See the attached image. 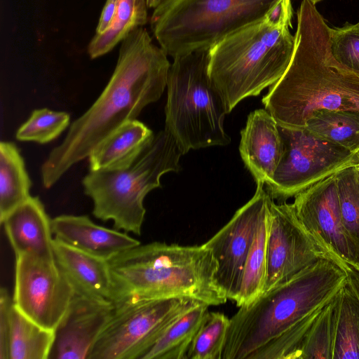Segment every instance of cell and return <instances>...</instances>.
Segmentation results:
<instances>
[{
  "label": "cell",
  "instance_id": "6da1fadb",
  "mask_svg": "<svg viewBox=\"0 0 359 359\" xmlns=\"http://www.w3.org/2000/svg\"><path fill=\"white\" fill-rule=\"evenodd\" d=\"M170 63L147 31L134 29L121 41L114 71L92 106L69 126L62 142L43 163V185L50 188L104 138L157 101L167 86Z\"/></svg>",
  "mask_w": 359,
  "mask_h": 359
},
{
  "label": "cell",
  "instance_id": "7a4b0ae2",
  "mask_svg": "<svg viewBox=\"0 0 359 359\" xmlns=\"http://www.w3.org/2000/svg\"><path fill=\"white\" fill-rule=\"evenodd\" d=\"M330 29L315 4L303 0L292 60L262 98L280 126L302 130L319 110L359 111V73L333 57Z\"/></svg>",
  "mask_w": 359,
  "mask_h": 359
},
{
  "label": "cell",
  "instance_id": "3957f363",
  "mask_svg": "<svg viewBox=\"0 0 359 359\" xmlns=\"http://www.w3.org/2000/svg\"><path fill=\"white\" fill-rule=\"evenodd\" d=\"M348 282L344 268L322 258L289 280L239 306L230 318L222 359H258L272 342Z\"/></svg>",
  "mask_w": 359,
  "mask_h": 359
},
{
  "label": "cell",
  "instance_id": "277c9868",
  "mask_svg": "<svg viewBox=\"0 0 359 359\" xmlns=\"http://www.w3.org/2000/svg\"><path fill=\"white\" fill-rule=\"evenodd\" d=\"M291 2L273 7L262 19L225 37L210 49V76L229 112L242 100L275 84L293 56Z\"/></svg>",
  "mask_w": 359,
  "mask_h": 359
},
{
  "label": "cell",
  "instance_id": "5b68a950",
  "mask_svg": "<svg viewBox=\"0 0 359 359\" xmlns=\"http://www.w3.org/2000/svg\"><path fill=\"white\" fill-rule=\"evenodd\" d=\"M108 262L116 290L114 302L128 296L189 298L208 306L228 300L215 282L213 254L203 244H140Z\"/></svg>",
  "mask_w": 359,
  "mask_h": 359
},
{
  "label": "cell",
  "instance_id": "8992f818",
  "mask_svg": "<svg viewBox=\"0 0 359 359\" xmlns=\"http://www.w3.org/2000/svg\"><path fill=\"white\" fill-rule=\"evenodd\" d=\"M180 147L165 130L151 141L128 166L116 170H90L83 181L85 194L93 201L97 219L113 221L114 227L140 236L146 210L143 201L161 187V176L180 170Z\"/></svg>",
  "mask_w": 359,
  "mask_h": 359
},
{
  "label": "cell",
  "instance_id": "52a82bcc",
  "mask_svg": "<svg viewBox=\"0 0 359 359\" xmlns=\"http://www.w3.org/2000/svg\"><path fill=\"white\" fill-rule=\"evenodd\" d=\"M209 60L210 49L198 50L175 57L169 69L165 130L184 154L231 142L224 129L229 112L210 76Z\"/></svg>",
  "mask_w": 359,
  "mask_h": 359
},
{
  "label": "cell",
  "instance_id": "ba28073f",
  "mask_svg": "<svg viewBox=\"0 0 359 359\" xmlns=\"http://www.w3.org/2000/svg\"><path fill=\"white\" fill-rule=\"evenodd\" d=\"M280 0H169L150 18L152 32L173 58L210 49L233 32L262 19Z\"/></svg>",
  "mask_w": 359,
  "mask_h": 359
},
{
  "label": "cell",
  "instance_id": "9c48e42d",
  "mask_svg": "<svg viewBox=\"0 0 359 359\" xmlns=\"http://www.w3.org/2000/svg\"><path fill=\"white\" fill-rule=\"evenodd\" d=\"M199 303L189 298L136 296L115 301L89 359H142L173 322Z\"/></svg>",
  "mask_w": 359,
  "mask_h": 359
},
{
  "label": "cell",
  "instance_id": "30bf717a",
  "mask_svg": "<svg viewBox=\"0 0 359 359\" xmlns=\"http://www.w3.org/2000/svg\"><path fill=\"white\" fill-rule=\"evenodd\" d=\"M278 128L283 155L266 189L273 201L285 202L325 178L359 163L355 154L320 140L305 129L279 124Z\"/></svg>",
  "mask_w": 359,
  "mask_h": 359
},
{
  "label": "cell",
  "instance_id": "8fae6325",
  "mask_svg": "<svg viewBox=\"0 0 359 359\" xmlns=\"http://www.w3.org/2000/svg\"><path fill=\"white\" fill-rule=\"evenodd\" d=\"M75 289L55 258L15 255L14 306L38 325L55 331L67 311Z\"/></svg>",
  "mask_w": 359,
  "mask_h": 359
},
{
  "label": "cell",
  "instance_id": "7c38bea8",
  "mask_svg": "<svg viewBox=\"0 0 359 359\" xmlns=\"http://www.w3.org/2000/svg\"><path fill=\"white\" fill-rule=\"evenodd\" d=\"M322 258L334 259L300 222L292 204H277L270 198L264 292L289 280Z\"/></svg>",
  "mask_w": 359,
  "mask_h": 359
},
{
  "label": "cell",
  "instance_id": "4fadbf2b",
  "mask_svg": "<svg viewBox=\"0 0 359 359\" xmlns=\"http://www.w3.org/2000/svg\"><path fill=\"white\" fill-rule=\"evenodd\" d=\"M270 198L264 184L257 183L252 198L203 243L210 249L215 259V282L227 299L235 302L238 297L245 262Z\"/></svg>",
  "mask_w": 359,
  "mask_h": 359
},
{
  "label": "cell",
  "instance_id": "5bb4252c",
  "mask_svg": "<svg viewBox=\"0 0 359 359\" xmlns=\"http://www.w3.org/2000/svg\"><path fill=\"white\" fill-rule=\"evenodd\" d=\"M294 212L307 230L335 262L359 269L354 246L341 221L335 176L313 184L294 197Z\"/></svg>",
  "mask_w": 359,
  "mask_h": 359
},
{
  "label": "cell",
  "instance_id": "9a60e30c",
  "mask_svg": "<svg viewBox=\"0 0 359 359\" xmlns=\"http://www.w3.org/2000/svg\"><path fill=\"white\" fill-rule=\"evenodd\" d=\"M113 309L111 302L75 291L67 311L55 330L49 358L89 359Z\"/></svg>",
  "mask_w": 359,
  "mask_h": 359
},
{
  "label": "cell",
  "instance_id": "2e32d148",
  "mask_svg": "<svg viewBox=\"0 0 359 359\" xmlns=\"http://www.w3.org/2000/svg\"><path fill=\"white\" fill-rule=\"evenodd\" d=\"M241 135L239 151L245 167L256 183L269 184L283 151L276 120L266 109L255 110Z\"/></svg>",
  "mask_w": 359,
  "mask_h": 359
},
{
  "label": "cell",
  "instance_id": "e0dca14e",
  "mask_svg": "<svg viewBox=\"0 0 359 359\" xmlns=\"http://www.w3.org/2000/svg\"><path fill=\"white\" fill-rule=\"evenodd\" d=\"M51 228L54 238L107 260L141 244L128 233L98 225L86 215L57 216Z\"/></svg>",
  "mask_w": 359,
  "mask_h": 359
},
{
  "label": "cell",
  "instance_id": "ac0fdd59",
  "mask_svg": "<svg viewBox=\"0 0 359 359\" xmlns=\"http://www.w3.org/2000/svg\"><path fill=\"white\" fill-rule=\"evenodd\" d=\"M51 219L38 196H30L1 222L15 255L55 258Z\"/></svg>",
  "mask_w": 359,
  "mask_h": 359
},
{
  "label": "cell",
  "instance_id": "d6986e66",
  "mask_svg": "<svg viewBox=\"0 0 359 359\" xmlns=\"http://www.w3.org/2000/svg\"><path fill=\"white\" fill-rule=\"evenodd\" d=\"M55 260L75 291L114 302L115 285L108 260L54 238Z\"/></svg>",
  "mask_w": 359,
  "mask_h": 359
},
{
  "label": "cell",
  "instance_id": "ffe728a7",
  "mask_svg": "<svg viewBox=\"0 0 359 359\" xmlns=\"http://www.w3.org/2000/svg\"><path fill=\"white\" fill-rule=\"evenodd\" d=\"M154 136L143 123L129 121L104 138L88 156L91 171L116 170L128 166Z\"/></svg>",
  "mask_w": 359,
  "mask_h": 359
},
{
  "label": "cell",
  "instance_id": "44dd1931",
  "mask_svg": "<svg viewBox=\"0 0 359 359\" xmlns=\"http://www.w3.org/2000/svg\"><path fill=\"white\" fill-rule=\"evenodd\" d=\"M54 341L55 331L30 320L12 304L9 313L8 359H48Z\"/></svg>",
  "mask_w": 359,
  "mask_h": 359
},
{
  "label": "cell",
  "instance_id": "7402d4cb",
  "mask_svg": "<svg viewBox=\"0 0 359 359\" xmlns=\"http://www.w3.org/2000/svg\"><path fill=\"white\" fill-rule=\"evenodd\" d=\"M24 160L12 142L0 143V222L31 196Z\"/></svg>",
  "mask_w": 359,
  "mask_h": 359
},
{
  "label": "cell",
  "instance_id": "603a6c76",
  "mask_svg": "<svg viewBox=\"0 0 359 359\" xmlns=\"http://www.w3.org/2000/svg\"><path fill=\"white\" fill-rule=\"evenodd\" d=\"M304 129L355 154L359 151V111L319 110L307 121Z\"/></svg>",
  "mask_w": 359,
  "mask_h": 359
},
{
  "label": "cell",
  "instance_id": "cb8c5ba5",
  "mask_svg": "<svg viewBox=\"0 0 359 359\" xmlns=\"http://www.w3.org/2000/svg\"><path fill=\"white\" fill-rule=\"evenodd\" d=\"M199 303L178 318L142 359H186L190 344L208 312Z\"/></svg>",
  "mask_w": 359,
  "mask_h": 359
},
{
  "label": "cell",
  "instance_id": "d4e9b609",
  "mask_svg": "<svg viewBox=\"0 0 359 359\" xmlns=\"http://www.w3.org/2000/svg\"><path fill=\"white\" fill-rule=\"evenodd\" d=\"M145 0H118L115 18L110 27L101 34H95L88 53L91 59L102 56L124 40L134 29L148 21Z\"/></svg>",
  "mask_w": 359,
  "mask_h": 359
},
{
  "label": "cell",
  "instance_id": "484cf974",
  "mask_svg": "<svg viewBox=\"0 0 359 359\" xmlns=\"http://www.w3.org/2000/svg\"><path fill=\"white\" fill-rule=\"evenodd\" d=\"M332 359H359V299L348 282L337 293Z\"/></svg>",
  "mask_w": 359,
  "mask_h": 359
},
{
  "label": "cell",
  "instance_id": "4316f807",
  "mask_svg": "<svg viewBox=\"0 0 359 359\" xmlns=\"http://www.w3.org/2000/svg\"><path fill=\"white\" fill-rule=\"evenodd\" d=\"M268 231L269 203L259 221L245 262L240 292L235 301L238 307L250 303L264 292L266 274Z\"/></svg>",
  "mask_w": 359,
  "mask_h": 359
},
{
  "label": "cell",
  "instance_id": "83f0119b",
  "mask_svg": "<svg viewBox=\"0 0 359 359\" xmlns=\"http://www.w3.org/2000/svg\"><path fill=\"white\" fill-rule=\"evenodd\" d=\"M334 176L341 221L359 264V163L342 169Z\"/></svg>",
  "mask_w": 359,
  "mask_h": 359
},
{
  "label": "cell",
  "instance_id": "f1b7e54d",
  "mask_svg": "<svg viewBox=\"0 0 359 359\" xmlns=\"http://www.w3.org/2000/svg\"><path fill=\"white\" fill-rule=\"evenodd\" d=\"M337 293L324 306L310 328L303 343L299 359H332Z\"/></svg>",
  "mask_w": 359,
  "mask_h": 359
},
{
  "label": "cell",
  "instance_id": "f546056e",
  "mask_svg": "<svg viewBox=\"0 0 359 359\" xmlns=\"http://www.w3.org/2000/svg\"><path fill=\"white\" fill-rule=\"evenodd\" d=\"M230 318L220 312H208L196 333L186 359H222Z\"/></svg>",
  "mask_w": 359,
  "mask_h": 359
},
{
  "label": "cell",
  "instance_id": "4dcf8cb0",
  "mask_svg": "<svg viewBox=\"0 0 359 359\" xmlns=\"http://www.w3.org/2000/svg\"><path fill=\"white\" fill-rule=\"evenodd\" d=\"M69 121L70 116L67 112L46 108L35 109L17 130L16 138L46 144L57 138L69 126Z\"/></svg>",
  "mask_w": 359,
  "mask_h": 359
},
{
  "label": "cell",
  "instance_id": "1f68e13d",
  "mask_svg": "<svg viewBox=\"0 0 359 359\" xmlns=\"http://www.w3.org/2000/svg\"><path fill=\"white\" fill-rule=\"evenodd\" d=\"M330 47L339 63L359 73V22L330 28Z\"/></svg>",
  "mask_w": 359,
  "mask_h": 359
},
{
  "label": "cell",
  "instance_id": "d6a6232c",
  "mask_svg": "<svg viewBox=\"0 0 359 359\" xmlns=\"http://www.w3.org/2000/svg\"><path fill=\"white\" fill-rule=\"evenodd\" d=\"M13 300L7 289L0 290V359H8L9 313Z\"/></svg>",
  "mask_w": 359,
  "mask_h": 359
},
{
  "label": "cell",
  "instance_id": "836d02e7",
  "mask_svg": "<svg viewBox=\"0 0 359 359\" xmlns=\"http://www.w3.org/2000/svg\"><path fill=\"white\" fill-rule=\"evenodd\" d=\"M118 2V0L106 1L100 15L95 34H101L110 27L116 13Z\"/></svg>",
  "mask_w": 359,
  "mask_h": 359
},
{
  "label": "cell",
  "instance_id": "e575fe53",
  "mask_svg": "<svg viewBox=\"0 0 359 359\" xmlns=\"http://www.w3.org/2000/svg\"><path fill=\"white\" fill-rule=\"evenodd\" d=\"M344 269L347 273L348 282L359 299V269L348 264L344 265Z\"/></svg>",
  "mask_w": 359,
  "mask_h": 359
},
{
  "label": "cell",
  "instance_id": "d590c367",
  "mask_svg": "<svg viewBox=\"0 0 359 359\" xmlns=\"http://www.w3.org/2000/svg\"><path fill=\"white\" fill-rule=\"evenodd\" d=\"M169 0H145L147 6L148 8H151L155 9L160 5L168 1Z\"/></svg>",
  "mask_w": 359,
  "mask_h": 359
},
{
  "label": "cell",
  "instance_id": "8d00e7d4",
  "mask_svg": "<svg viewBox=\"0 0 359 359\" xmlns=\"http://www.w3.org/2000/svg\"><path fill=\"white\" fill-rule=\"evenodd\" d=\"M312 3H313L314 4L321 1L322 0H310Z\"/></svg>",
  "mask_w": 359,
  "mask_h": 359
},
{
  "label": "cell",
  "instance_id": "74e56055",
  "mask_svg": "<svg viewBox=\"0 0 359 359\" xmlns=\"http://www.w3.org/2000/svg\"><path fill=\"white\" fill-rule=\"evenodd\" d=\"M355 156L358 160V162H359V151L355 154Z\"/></svg>",
  "mask_w": 359,
  "mask_h": 359
}]
</instances>
